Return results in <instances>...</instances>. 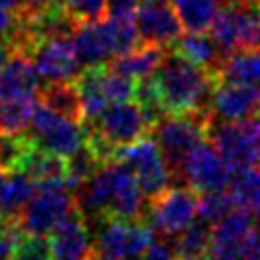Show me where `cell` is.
<instances>
[{"label": "cell", "mask_w": 260, "mask_h": 260, "mask_svg": "<svg viewBox=\"0 0 260 260\" xmlns=\"http://www.w3.org/2000/svg\"><path fill=\"white\" fill-rule=\"evenodd\" d=\"M146 195L142 193L134 173L122 160H108L100 165L77 189L75 201L83 215L93 221L100 219H142L146 209Z\"/></svg>", "instance_id": "1"}, {"label": "cell", "mask_w": 260, "mask_h": 260, "mask_svg": "<svg viewBox=\"0 0 260 260\" xmlns=\"http://www.w3.org/2000/svg\"><path fill=\"white\" fill-rule=\"evenodd\" d=\"M165 114L209 110L217 77L167 47L158 67L150 75Z\"/></svg>", "instance_id": "2"}, {"label": "cell", "mask_w": 260, "mask_h": 260, "mask_svg": "<svg viewBox=\"0 0 260 260\" xmlns=\"http://www.w3.org/2000/svg\"><path fill=\"white\" fill-rule=\"evenodd\" d=\"M211 112H181V114H165L160 116L152 128L150 134L154 136L162 158L173 175L179 171L183 158L201 142L207 140V128H209Z\"/></svg>", "instance_id": "3"}, {"label": "cell", "mask_w": 260, "mask_h": 260, "mask_svg": "<svg viewBox=\"0 0 260 260\" xmlns=\"http://www.w3.org/2000/svg\"><path fill=\"white\" fill-rule=\"evenodd\" d=\"M207 140L236 171L260 167V116L244 120H209Z\"/></svg>", "instance_id": "4"}, {"label": "cell", "mask_w": 260, "mask_h": 260, "mask_svg": "<svg viewBox=\"0 0 260 260\" xmlns=\"http://www.w3.org/2000/svg\"><path fill=\"white\" fill-rule=\"evenodd\" d=\"M205 260H260V225L244 209H232L211 225Z\"/></svg>", "instance_id": "5"}, {"label": "cell", "mask_w": 260, "mask_h": 260, "mask_svg": "<svg viewBox=\"0 0 260 260\" xmlns=\"http://www.w3.org/2000/svg\"><path fill=\"white\" fill-rule=\"evenodd\" d=\"M93 232V260H140L154 232L144 219H100Z\"/></svg>", "instance_id": "6"}, {"label": "cell", "mask_w": 260, "mask_h": 260, "mask_svg": "<svg viewBox=\"0 0 260 260\" xmlns=\"http://www.w3.org/2000/svg\"><path fill=\"white\" fill-rule=\"evenodd\" d=\"M197 197L199 193L189 185L167 187L146 199L142 219L160 238H175L197 219Z\"/></svg>", "instance_id": "7"}, {"label": "cell", "mask_w": 260, "mask_h": 260, "mask_svg": "<svg viewBox=\"0 0 260 260\" xmlns=\"http://www.w3.org/2000/svg\"><path fill=\"white\" fill-rule=\"evenodd\" d=\"M75 205V191L67 183H35V193L16 221L24 234L47 236Z\"/></svg>", "instance_id": "8"}, {"label": "cell", "mask_w": 260, "mask_h": 260, "mask_svg": "<svg viewBox=\"0 0 260 260\" xmlns=\"http://www.w3.org/2000/svg\"><path fill=\"white\" fill-rule=\"evenodd\" d=\"M26 132L30 134V138L39 148L65 158L75 154L85 142L83 122H77L73 118H67L51 110L41 100H37L32 108V116Z\"/></svg>", "instance_id": "9"}, {"label": "cell", "mask_w": 260, "mask_h": 260, "mask_svg": "<svg viewBox=\"0 0 260 260\" xmlns=\"http://www.w3.org/2000/svg\"><path fill=\"white\" fill-rule=\"evenodd\" d=\"M234 179V169L223 160V156L213 148L209 140L197 144L181 162L175 173L179 185H189L197 193L228 189Z\"/></svg>", "instance_id": "10"}, {"label": "cell", "mask_w": 260, "mask_h": 260, "mask_svg": "<svg viewBox=\"0 0 260 260\" xmlns=\"http://www.w3.org/2000/svg\"><path fill=\"white\" fill-rule=\"evenodd\" d=\"M116 160H122L130 167V171L134 173V177L146 197L160 193L173 181V175L162 158V152L150 132L144 134L142 138L134 140L132 144L120 148L116 154Z\"/></svg>", "instance_id": "11"}, {"label": "cell", "mask_w": 260, "mask_h": 260, "mask_svg": "<svg viewBox=\"0 0 260 260\" xmlns=\"http://www.w3.org/2000/svg\"><path fill=\"white\" fill-rule=\"evenodd\" d=\"M28 55L45 83L69 81L81 71L71 37H45L35 43Z\"/></svg>", "instance_id": "12"}, {"label": "cell", "mask_w": 260, "mask_h": 260, "mask_svg": "<svg viewBox=\"0 0 260 260\" xmlns=\"http://www.w3.org/2000/svg\"><path fill=\"white\" fill-rule=\"evenodd\" d=\"M47 240L53 260H93V234L77 205L49 232Z\"/></svg>", "instance_id": "13"}, {"label": "cell", "mask_w": 260, "mask_h": 260, "mask_svg": "<svg viewBox=\"0 0 260 260\" xmlns=\"http://www.w3.org/2000/svg\"><path fill=\"white\" fill-rule=\"evenodd\" d=\"M134 24L142 43L158 47H171L183 30L177 8L169 0H140L134 12Z\"/></svg>", "instance_id": "14"}, {"label": "cell", "mask_w": 260, "mask_h": 260, "mask_svg": "<svg viewBox=\"0 0 260 260\" xmlns=\"http://www.w3.org/2000/svg\"><path fill=\"white\" fill-rule=\"evenodd\" d=\"M209 112L215 120H244L260 116V81L219 79L211 95Z\"/></svg>", "instance_id": "15"}, {"label": "cell", "mask_w": 260, "mask_h": 260, "mask_svg": "<svg viewBox=\"0 0 260 260\" xmlns=\"http://www.w3.org/2000/svg\"><path fill=\"white\" fill-rule=\"evenodd\" d=\"M41 91V77L32 65L30 55L14 51L0 67V100L35 98Z\"/></svg>", "instance_id": "16"}, {"label": "cell", "mask_w": 260, "mask_h": 260, "mask_svg": "<svg viewBox=\"0 0 260 260\" xmlns=\"http://www.w3.org/2000/svg\"><path fill=\"white\" fill-rule=\"evenodd\" d=\"M73 39V47H75V55L77 61L83 67H100V65H108L114 55H112V45H110V37H108V28H106V20H98V22H83L77 24V28L71 35Z\"/></svg>", "instance_id": "17"}, {"label": "cell", "mask_w": 260, "mask_h": 260, "mask_svg": "<svg viewBox=\"0 0 260 260\" xmlns=\"http://www.w3.org/2000/svg\"><path fill=\"white\" fill-rule=\"evenodd\" d=\"M171 47L181 57L189 59L191 63H195L207 71H211L219 79V71H221L225 57L217 49L211 35H207V30H203V32H189L187 30V35H181Z\"/></svg>", "instance_id": "18"}, {"label": "cell", "mask_w": 260, "mask_h": 260, "mask_svg": "<svg viewBox=\"0 0 260 260\" xmlns=\"http://www.w3.org/2000/svg\"><path fill=\"white\" fill-rule=\"evenodd\" d=\"M167 47H158V45H146L140 43L134 51L122 55V57H114L108 67L120 75H126L134 81H140L148 75L154 73V69L158 67L162 55H165Z\"/></svg>", "instance_id": "19"}, {"label": "cell", "mask_w": 260, "mask_h": 260, "mask_svg": "<svg viewBox=\"0 0 260 260\" xmlns=\"http://www.w3.org/2000/svg\"><path fill=\"white\" fill-rule=\"evenodd\" d=\"M35 193V181L22 171H10L0 183V217L18 219L22 207Z\"/></svg>", "instance_id": "20"}, {"label": "cell", "mask_w": 260, "mask_h": 260, "mask_svg": "<svg viewBox=\"0 0 260 260\" xmlns=\"http://www.w3.org/2000/svg\"><path fill=\"white\" fill-rule=\"evenodd\" d=\"M232 201L238 209L248 211L260 225V167L236 171L228 187Z\"/></svg>", "instance_id": "21"}, {"label": "cell", "mask_w": 260, "mask_h": 260, "mask_svg": "<svg viewBox=\"0 0 260 260\" xmlns=\"http://www.w3.org/2000/svg\"><path fill=\"white\" fill-rule=\"evenodd\" d=\"M39 100L49 106L51 110L73 118L77 122H83V108H81V98L77 91V85L73 79L69 81H51L45 83L39 91Z\"/></svg>", "instance_id": "22"}, {"label": "cell", "mask_w": 260, "mask_h": 260, "mask_svg": "<svg viewBox=\"0 0 260 260\" xmlns=\"http://www.w3.org/2000/svg\"><path fill=\"white\" fill-rule=\"evenodd\" d=\"M209 35L215 41L217 49L223 57L236 53L240 49L238 43V4L236 0H225L219 8L215 20L209 26Z\"/></svg>", "instance_id": "23"}, {"label": "cell", "mask_w": 260, "mask_h": 260, "mask_svg": "<svg viewBox=\"0 0 260 260\" xmlns=\"http://www.w3.org/2000/svg\"><path fill=\"white\" fill-rule=\"evenodd\" d=\"M223 0H177V14L185 30L203 32L209 30Z\"/></svg>", "instance_id": "24"}, {"label": "cell", "mask_w": 260, "mask_h": 260, "mask_svg": "<svg viewBox=\"0 0 260 260\" xmlns=\"http://www.w3.org/2000/svg\"><path fill=\"white\" fill-rule=\"evenodd\" d=\"M37 100H39V95L0 100V134H22V132H26Z\"/></svg>", "instance_id": "25"}, {"label": "cell", "mask_w": 260, "mask_h": 260, "mask_svg": "<svg viewBox=\"0 0 260 260\" xmlns=\"http://www.w3.org/2000/svg\"><path fill=\"white\" fill-rule=\"evenodd\" d=\"M219 79L223 81H260V49L236 51L223 59Z\"/></svg>", "instance_id": "26"}, {"label": "cell", "mask_w": 260, "mask_h": 260, "mask_svg": "<svg viewBox=\"0 0 260 260\" xmlns=\"http://www.w3.org/2000/svg\"><path fill=\"white\" fill-rule=\"evenodd\" d=\"M232 209H236L232 195L228 189L221 191H203L197 197V217L215 223L221 217H225Z\"/></svg>", "instance_id": "27"}, {"label": "cell", "mask_w": 260, "mask_h": 260, "mask_svg": "<svg viewBox=\"0 0 260 260\" xmlns=\"http://www.w3.org/2000/svg\"><path fill=\"white\" fill-rule=\"evenodd\" d=\"M10 260H53L49 240L37 234H22L10 254Z\"/></svg>", "instance_id": "28"}, {"label": "cell", "mask_w": 260, "mask_h": 260, "mask_svg": "<svg viewBox=\"0 0 260 260\" xmlns=\"http://www.w3.org/2000/svg\"><path fill=\"white\" fill-rule=\"evenodd\" d=\"M65 12L77 22H98L106 16L108 0H65Z\"/></svg>", "instance_id": "29"}, {"label": "cell", "mask_w": 260, "mask_h": 260, "mask_svg": "<svg viewBox=\"0 0 260 260\" xmlns=\"http://www.w3.org/2000/svg\"><path fill=\"white\" fill-rule=\"evenodd\" d=\"M140 0H108V18H134Z\"/></svg>", "instance_id": "30"}, {"label": "cell", "mask_w": 260, "mask_h": 260, "mask_svg": "<svg viewBox=\"0 0 260 260\" xmlns=\"http://www.w3.org/2000/svg\"><path fill=\"white\" fill-rule=\"evenodd\" d=\"M140 260H175V254H173V248L171 246H167L165 242H152L146 250H144V254H142V258Z\"/></svg>", "instance_id": "31"}, {"label": "cell", "mask_w": 260, "mask_h": 260, "mask_svg": "<svg viewBox=\"0 0 260 260\" xmlns=\"http://www.w3.org/2000/svg\"><path fill=\"white\" fill-rule=\"evenodd\" d=\"M30 2L32 0H0V10H6L10 14L20 16V14H24L28 10Z\"/></svg>", "instance_id": "32"}, {"label": "cell", "mask_w": 260, "mask_h": 260, "mask_svg": "<svg viewBox=\"0 0 260 260\" xmlns=\"http://www.w3.org/2000/svg\"><path fill=\"white\" fill-rule=\"evenodd\" d=\"M12 53H14V51H12V47H10L6 41H0V67L8 61V57H10Z\"/></svg>", "instance_id": "33"}, {"label": "cell", "mask_w": 260, "mask_h": 260, "mask_svg": "<svg viewBox=\"0 0 260 260\" xmlns=\"http://www.w3.org/2000/svg\"><path fill=\"white\" fill-rule=\"evenodd\" d=\"M256 2V6H258V10H260V0H254Z\"/></svg>", "instance_id": "34"}, {"label": "cell", "mask_w": 260, "mask_h": 260, "mask_svg": "<svg viewBox=\"0 0 260 260\" xmlns=\"http://www.w3.org/2000/svg\"><path fill=\"white\" fill-rule=\"evenodd\" d=\"M169 2H177V0H169Z\"/></svg>", "instance_id": "35"}, {"label": "cell", "mask_w": 260, "mask_h": 260, "mask_svg": "<svg viewBox=\"0 0 260 260\" xmlns=\"http://www.w3.org/2000/svg\"><path fill=\"white\" fill-rule=\"evenodd\" d=\"M0 221H2V217H0Z\"/></svg>", "instance_id": "36"}]
</instances>
